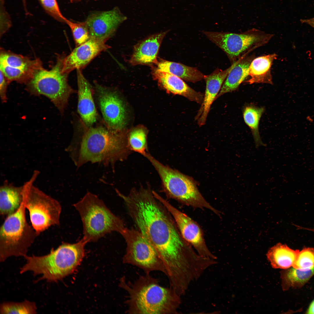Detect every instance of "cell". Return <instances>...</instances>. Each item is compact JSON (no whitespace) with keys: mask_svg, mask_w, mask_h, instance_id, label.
Segmentation results:
<instances>
[{"mask_svg":"<svg viewBox=\"0 0 314 314\" xmlns=\"http://www.w3.org/2000/svg\"><path fill=\"white\" fill-rule=\"evenodd\" d=\"M149 186L133 188L127 195L118 190L116 193L137 230L156 250L166 271L192 247L183 238L172 215Z\"/></svg>","mask_w":314,"mask_h":314,"instance_id":"cell-1","label":"cell"},{"mask_svg":"<svg viewBox=\"0 0 314 314\" xmlns=\"http://www.w3.org/2000/svg\"><path fill=\"white\" fill-rule=\"evenodd\" d=\"M85 126L79 140L72 142L66 149L77 168L91 163L113 170L116 163L126 159L131 152L120 131L106 126Z\"/></svg>","mask_w":314,"mask_h":314,"instance_id":"cell-2","label":"cell"},{"mask_svg":"<svg viewBox=\"0 0 314 314\" xmlns=\"http://www.w3.org/2000/svg\"><path fill=\"white\" fill-rule=\"evenodd\" d=\"M119 286L127 293L126 311L130 314H175L182 303L181 296L170 287L161 286L150 273L140 275L133 282L123 276Z\"/></svg>","mask_w":314,"mask_h":314,"instance_id":"cell-3","label":"cell"},{"mask_svg":"<svg viewBox=\"0 0 314 314\" xmlns=\"http://www.w3.org/2000/svg\"><path fill=\"white\" fill-rule=\"evenodd\" d=\"M87 244L82 238L74 243L63 242L55 249H52L47 255H26V263L20 268L23 274L31 271L34 276H42L37 280L56 282L72 274L80 265L85 255Z\"/></svg>","mask_w":314,"mask_h":314,"instance_id":"cell-4","label":"cell"},{"mask_svg":"<svg viewBox=\"0 0 314 314\" xmlns=\"http://www.w3.org/2000/svg\"><path fill=\"white\" fill-rule=\"evenodd\" d=\"M73 206L78 212L83 226L82 239L87 243L97 241L106 234L117 232L122 235L126 228L102 200L88 192Z\"/></svg>","mask_w":314,"mask_h":314,"instance_id":"cell-5","label":"cell"},{"mask_svg":"<svg viewBox=\"0 0 314 314\" xmlns=\"http://www.w3.org/2000/svg\"><path fill=\"white\" fill-rule=\"evenodd\" d=\"M160 178L163 191L167 197L195 208L210 210L219 217L221 213L211 206L199 192L191 177L164 165L147 153L145 156Z\"/></svg>","mask_w":314,"mask_h":314,"instance_id":"cell-6","label":"cell"},{"mask_svg":"<svg viewBox=\"0 0 314 314\" xmlns=\"http://www.w3.org/2000/svg\"><path fill=\"white\" fill-rule=\"evenodd\" d=\"M23 202L19 208L7 216L0 229V261L11 256L24 257L40 235L27 222Z\"/></svg>","mask_w":314,"mask_h":314,"instance_id":"cell-7","label":"cell"},{"mask_svg":"<svg viewBox=\"0 0 314 314\" xmlns=\"http://www.w3.org/2000/svg\"><path fill=\"white\" fill-rule=\"evenodd\" d=\"M63 57L58 58L56 65L49 70L43 67L39 69L26 87L32 95H43L48 98L62 114L70 95L75 91L68 83V74L62 72Z\"/></svg>","mask_w":314,"mask_h":314,"instance_id":"cell-8","label":"cell"},{"mask_svg":"<svg viewBox=\"0 0 314 314\" xmlns=\"http://www.w3.org/2000/svg\"><path fill=\"white\" fill-rule=\"evenodd\" d=\"M37 172L22 186L23 203L29 212L31 225L40 233L59 226L62 211L60 203L34 186Z\"/></svg>","mask_w":314,"mask_h":314,"instance_id":"cell-9","label":"cell"},{"mask_svg":"<svg viewBox=\"0 0 314 314\" xmlns=\"http://www.w3.org/2000/svg\"><path fill=\"white\" fill-rule=\"evenodd\" d=\"M204 33L225 52L232 64L267 43L274 35L254 28L240 33L208 31Z\"/></svg>","mask_w":314,"mask_h":314,"instance_id":"cell-10","label":"cell"},{"mask_svg":"<svg viewBox=\"0 0 314 314\" xmlns=\"http://www.w3.org/2000/svg\"><path fill=\"white\" fill-rule=\"evenodd\" d=\"M121 235L126 244L123 263L137 267L145 273L157 271L166 275L165 267L156 250L138 230L126 227Z\"/></svg>","mask_w":314,"mask_h":314,"instance_id":"cell-11","label":"cell"},{"mask_svg":"<svg viewBox=\"0 0 314 314\" xmlns=\"http://www.w3.org/2000/svg\"><path fill=\"white\" fill-rule=\"evenodd\" d=\"M155 197L167 208L174 218L183 238L200 256L216 260L205 242L203 230L200 225L187 215L174 207L156 192Z\"/></svg>","mask_w":314,"mask_h":314,"instance_id":"cell-12","label":"cell"},{"mask_svg":"<svg viewBox=\"0 0 314 314\" xmlns=\"http://www.w3.org/2000/svg\"><path fill=\"white\" fill-rule=\"evenodd\" d=\"M42 67V63L38 58L32 60L27 57L0 49V71L10 83L15 81L26 84Z\"/></svg>","mask_w":314,"mask_h":314,"instance_id":"cell-13","label":"cell"},{"mask_svg":"<svg viewBox=\"0 0 314 314\" xmlns=\"http://www.w3.org/2000/svg\"><path fill=\"white\" fill-rule=\"evenodd\" d=\"M126 19L119 8L115 7L108 10L93 12L84 22L90 39L106 41Z\"/></svg>","mask_w":314,"mask_h":314,"instance_id":"cell-14","label":"cell"},{"mask_svg":"<svg viewBox=\"0 0 314 314\" xmlns=\"http://www.w3.org/2000/svg\"><path fill=\"white\" fill-rule=\"evenodd\" d=\"M95 88L98 102L106 126L120 131L124 126L126 111L122 101L117 94L98 84Z\"/></svg>","mask_w":314,"mask_h":314,"instance_id":"cell-15","label":"cell"},{"mask_svg":"<svg viewBox=\"0 0 314 314\" xmlns=\"http://www.w3.org/2000/svg\"><path fill=\"white\" fill-rule=\"evenodd\" d=\"M106 42L90 39L77 46L69 55L64 57L62 72L68 74L74 69L81 70L100 53L110 48Z\"/></svg>","mask_w":314,"mask_h":314,"instance_id":"cell-16","label":"cell"},{"mask_svg":"<svg viewBox=\"0 0 314 314\" xmlns=\"http://www.w3.org/2000/svg\"><path fill=\"white\" fill-rule=\"evenodd\" d=\"M237 61L224 70L217 69L210 74L205 75L206 89L203 101L195 116L200 126L204 125L210 111L211 106L216 98L228 74L235 66Z\"/></svg>","mask_w":314,"mask_h":314,"instance_id":"cell-17","label":"cell"},{"mask_svg":"<svg viewBox=\"0 0 314 314\" xmlns=\"http://www.w3.org/2000/svg\"><path fill=\"white\" fill-rule=\"evenodd\" d=\"M77 76L78 111L84 124L87 127H90L96 122L97 117L92 86L84 76L81 70L77 69Z\"/></svg>","mask_w":314,"mask_h":314,"instance_id":"cell-18","label":"cell"},{"mask_svg":"<svg viewBox=\"0 0 314 314\" xmlns=\"http://www.w3.org/2000/svg\"><path fill=\"white\" fill-rule=\"evenodd\" d=\"M154 78L167 91L181 95L188 100L201 104L204 97L203 93L197 92L188 86L181 78L171 74L154 69Z\"/></svg>","mask_w":314,"mask_h":314,"instance_id":"cell-19","label":"cell"},{"mask_svg":"<svg viewBox=\"0 0 314 314\" xmlns=\"http://www.w3.org/2000/svg\"><path fill=\"white\" fill-rule=\"evenodd\" d=\"M167 31L158 33L146 38L134 47L130 62L133 65L157 63L161 44Z\"/></svg>","mask_w":314,"mask_h":314,"instance_id":"cell-20","label":"cell"},{"mask_svg":"<svg viewBox=\"0 0 314 314\" xmlns=\"http://www.w3.org/2000/svg\"><path fill=\"white\" fill-rule=\"evenodd\" d=\"M277 55L275 53L265 55L255 58L249 68L250 78L245 82L249 84L263 83L272 84L271 68Z\"/></svg>","mask_w":314,"mask_h":314,"instance_id":"cell-21","label":"cell"},{"mask_svg":"<svg viewBox=\"0 0 314 314\" xmlns=\"http://www.w3.org/2000/svg\"><path fill=\"white\" fill-rule=\"evenodd\" d=\"M255 58L254 54L248 55L237 60L227 76L216 100L223 94L235 91L238 88L249 76V66Z\"/></svg>","mask_w":314,"mask_h":314,"instance_id":"cell-22","label":"cell"},{"mask_svg":"<svg viewBox=\"0 0 314 314\" xmlns=\"http://www.w3.org/2000/svg\"><path fill=\"white\" fill-rule=\"evenodd\" d=\"M22 186L4 184L0 189V214L7 217L14 213L23 202Z\"/></svg>","mask_w":314,"mask_h":314,"instance_id":"cell-23","label":"cell"},{"mask_svg":"<svg viewBox=\"0 0 314 314\" xmlns=\"http://www.w3.org/2000/svg\"><path fill=\"white\" fill-rule=\"evenodd\" d=\"M299 252L279 243L271 247L266 255L272 268L286 270L292 267Z\"/></svg>","mask_w":314,"mask_h":314,"instance_id":"cell-24","label":"cell"},{"mask_svg":"<svg viewBox=\"0 0 314 314\" xmlns=\"http://www.w3.org/2000/svg\"><path fill=\"white\" fill-rule=\"evenodd\" d=\"M156 69L174 75L187 81L195 83L204 78V75L196 68L173 62L163 60L157 62Z\"/></svg>","mask_w":314,"mask_h":314,"instance_id":"cell-25","label":"cell"},{"mask_svg":"<svg viewBox=\"0 0 314 314\" xmlns=\"http://www.w3.org/2000/svg\"><path fill=\"white\" fill-rule=\"evenodd\" d=\"M264 111V107L252 105H246L242 110L244 121L251 129L256 148L266 146L262 140L259 131V121Z\"/></svg>","mask_w":314,"mask_h":314,"instance_id":"cell-26","label":"cell"},{"mask_svg":"<svg viewBox=\"0 0 314 314\" xmlns=\"http://www.w3.org/2000/svg\"><path fill=\"white\" fill-rule=\"evenodd\" d=\"M284 270L281 272V277L284 290L302 287L314 275V268L304 270L292 267Z\"/></svg>","mask_w":314,"mask_h":314,"instance_id":"cell-27","label":"cell"},{"mask_svg":"<svg viewBox=\"0 0 314 314\" xmlns=\"http://www.w3.org/2000/svg\"><path fill=\"white\" fill-rule=\"evenodd\" d=\"M37 309L34 302L26 300L21 302H4L0 305V313L3 314H36Z\"/></svg>","mask_w":314,"mask_h":314,"instance_id":"cell-28","label":"cell"},{"mask_svg":"<svg viewBox=\"0 0 314 314\" xmlns=\"http://www.w3.org/2000/svg\"><path fill=\"white\" fill-rule=\"evenodd\" d=\"M127 142L131 151L137 152L144 156L148 153L146 135L142 129L132 131L129 135Z\"/></svg>","mask_w":314,"mask_h":314,"instance_id":"cell-29","label":"cell"},{"mask_svg":"<svg viewBox=\"0 0 314 314\" xmlns=\"http://www.w3.org/2000/svg\"><path fill=\"white\" fill-rule=\"evenodd\" d=\"M302 270L314 268V249L305 247L299 251L297 258L292 267Z\"/></svg>","mask_w":314,"mask_h":314,"instance_id":"cell-30","label":"cell"},{"mask_svg":"<svg viewBox=\"0 0 314 314\" xmlns=\"http://www.w3.org/2000/svg\"><path fill=\"white\" fill-rule=\"evenodd\" d=\"M66 24L71 31L77 46L81 44L90 39L88 30L84 22H74L68 19Z\"/></svg>","mask_w":314,"mask_h":314,"instance_id":"cell-31","label":"cell"},{"mask_svg":"<svg viewBox=\"0 0 314 314\" xmlns=\"http://www.w3.org/2000/svg\"><path fill=\"white\" fill-rule=\"evenodd\" d=\"M48 15L55 20L66 24L68 20L62 13L56 0H38Z\"/></svg>","mask_w":314,"mask_h":314,"instance_id":"cell-32","label":"cell"},{"mask_svg":"<svg viewBox=\"0 0 314 314\" xmlns=\"http://www.w3.org/2000/svg\"><path fill=\"white\" fill-rule=\"evenodd\" d=\"M5 3L4 0H0L1 36L9 30L12 24L10 16L6 9Z\"/></svg>","mask_w":314,"mask_h":314,"instance_id":"cell-33","label":"cell"},{"mask_svg":"<svg viewBox=\"0 0 314 314\" xmlns=\"http://www.w3.org/2000/svg\"><path fill=\"white\" fill-rule=\"evenodd\" d=\"M0 96L2 102H6L7 99L6 92L8 85L10 83L7 78L0 71Z\"/></svg>","mask_w":314,"mask_h":314,"instance_id":"cell-34","label":"cell"},{"mask_svg":"<svg viewBox=\"0 0 314 314\" xmlns=\"http://www.w3.org/2000/svg\"><path fill=\"white\" fill-rule=\"evenodd\" d=\"M300 21L301 23L308 24L314 28V17L309 19H301Z\"/></svg>","mask_w":314,"mask_h":314,"instance_id":"cell-35","label":"cell"},{"mask_svg":"<svg viewBox=\"0 0 314 314\" xmlns=\"http://www.w3.org/2000/svg\"><path fill=\"white\" fill-rule=\"evenodd\" d=\"M306 312L308 314H314V300L310 304Z\"/></svg>","mask_w":314,"mask_h":314,"instance_id":"cell-36","label":"cell"},{"mask_svg":"<svg viewBox=\"0 0 314 314\" xmlns=\"http://www.w3.org/2000/svg\"><path fill=\"white\" fill-rule=\"evenodd\" d=\"M23 8L24 11L26 15L29 14V12L28 10L27 6L26 0H22Z\"/></svg>","mask_w":314,"mask_h":314,"instance_id":"cell-37","label":"cell"},{"mask_svg":"<svg viewBox=\"0 0 314 314\" xmlns=\"http://www.w3.org/2000/svg\"><path fill=\"white\" fill-rule=\"evenodd\" d=\"M71 2L79 1L82 0H69Z\"/></svg>","mask_w":314,"mask_h":314,"instance_id":"cell-38","label":"cell"},{"mask_svg":"<svg viewBox=\"0 0 314 314\" xmlns=\"http://www.w3.org/2000/svg\"><path fill=\"white\" fill-rule=\"evenodd\" d=\"M309 230L310 231H313V232H314V229H309Z\"/></svg>","mask_w":314,"mask_h":314,"instance_id":"cell-39","label":"cell"}]
</instances>
